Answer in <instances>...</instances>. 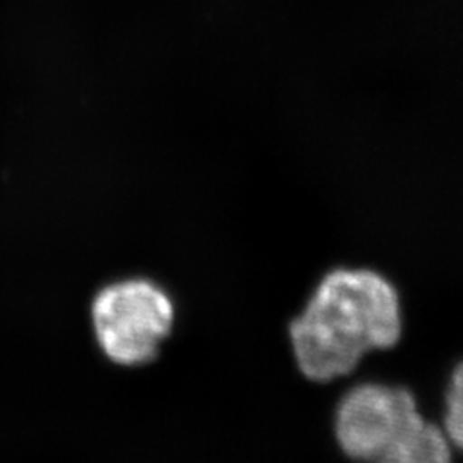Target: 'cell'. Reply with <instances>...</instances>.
<instances>
[{
  "label": "cell",
  "instance_id": "1",
  "mask_svg": "<svg viewBox=\"0 0 463 463\" xmlns=\"http://www.w3.org/2000/svg\"><path fill=\"white\" fill-rule=\"evenodd\" d=\"M403 330L398 288L371 269H335L289 325L299 371L330 383L355 371L369 352L394 347Z\"/></svg>",
  "mask_w": 463,
  "mask_h": 463
},
{
  "label": "cell",
  "instance_id": "2",
  "mask_svg": "<svg viewBox=\"0 0 463 463\" xmlns=\"http://www.w3.org/2000/svg\"><path fill=\"white\" fill-rule=\"evenodd\" d=\"M95 340L112 364L147 365L174 325V303L149 279H124L100 288L91 303Z\"/></svg>",
  "mask_w": 463,
  "mask_h": 463
},
{
  "label": "cell",
  "instance_id": "3",
  "mask_svg": "<svg viewBox=\"0 0 463 463\" xmlns=\"http://www.w3.org/2000/svg\"><path fill=\"white\" fill-rule=\"evenodd\" d=\"M419 415L417 400L408 388L361 383L347 390L338 403L335 437L352 461L374 463Z\"/></svg>",
  "mask_w": 463,
  "mask_h": 463
},
{
  "label": "cell",
  "instance_id": "4",
  "mask_svg": "<svg viewBox=\"0 0 463 463\" xmlns=\"http://www.w3.org/2000/svg\"><path fill=\"white\" fill-rule=\"evenodd\" d=\"M454 450L444 429L419 415L374 463H454Z\"/></svg>",
  "mask_w": 463,
  "mask_h": 463
},
{
  "label": "cell",
  "instance_id": "5",
  "mask_svg": "<svg viewBox=\"0 0 463 463\" xmlns=\"http://www.w3.org/2000/svg\"><path fill=\"white\" fill-rule=\"evenodd\" d=\"M461 367L458 365L454 374H452V381L450 386L446 390V411H444V432L446 437L450 439V442L454 444L456 450L461 448V390H463V381H461Z\"/></svg>",
  "mask_w": 463,
  "mask_h": 463
}]
</instances>
